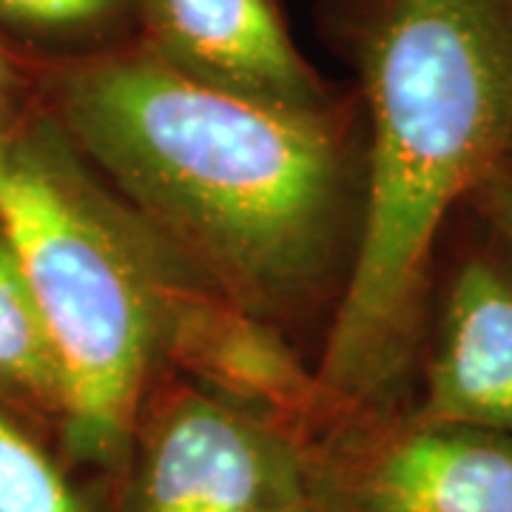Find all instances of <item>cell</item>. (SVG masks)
<instances>
[{"label":"cell","instance_id":"6da1fadb","mask_svg":"<svg viewBox=\"0 0 512 512\" xmlns=\"http://www.w3.org/2000/svg\"><path fill=\"white\" fill-rule=\"evenodd\" d=\"M57 109L97 180L208 285L288 336L333 316L362 214L356 100L279 109L126 40L63 74Z\"/></svg>","mask_w":512,"mask_h":512},{"label":"cell","instance_id":"7a4b0ae2","mask_svg":"<svg viewBox=\"0 0 512 512\" xmlns=\"http://www.w3.org/2000/svg\"><path fill=\"white\" fill-rule=\"evenodd\" d=\"M365 183L316 376L336 421L407 404L441 225L512 160V0H348Z\"/></svg>","mask_w":512,"mask_h":512},{"label":"cell","instance_id":"3957f363","mask_svg":"<svg viewBox=\"0 0 512 512\" xmlns=\"http://www.w3.org/2000/svg\"><path fill=\"white\" fill-rule=\"evenodd\" d=\"M74 157L69 140H0V234L63 373L60 453L109 484L165 373L168 302L191 268Z\"/></svg>","mask_w":512,"mask_h":512},{"label":"cell","instance_id":"277c9868","mask_svg":"<svg viewBox=\"0 0 512 512\" xmlns=\"http://www.w3.org/2000/svg\"><path fill=\"white\" fill-rule=\"evenodd\" d=\"M106 512H288L308 501L302 447L163 373L134 421Z\"/></svg>","mask_w":512,"mask_h":512},{"label":"cell","instance_id":"5b68a950","mask_svg":"<svg viewBox=\"0 0 512 512\" xmlns=\"http://www.w3.org/2000/svg\"><path fill=\"white\" fill-rule=\"evenodd\" d=\"M302 461L316 512H512V436L407 407L336 421Z\"/></svg>","mask_w":512,"mask_h":512},{"label":"cell","instance_id":"8992f818","mask_svg":"<svg viewBox=\"0 0 512 512\" xmlns=\"http://www.w3.org/2000/svg\"><path fill=\"white\" fill-rule=\"evenodd\" d=\"M165 373L274 424L302 450L328 430L316 365L274 322L242 308L194 271L177 282L163 339Z\"/></svg>","mask_w":512,"mask_h":512},{"label":"cell","instance_id":"52a82bcc","mask_svg":"<svg viewBox=\"0 0 512 512\" xmlns=\"http://www.w3.org/2000/svg\"><path fill=\"white\" fill-rule=\"evenodd\" d=\"M134 40L188 80L245 100L296 111L345 103L296 49L276 0H134Z\"/></svg>","mask_w":512,"mask_h":512},{"label":"cell","instance_id":"ba28073f","mask_svg":"<svg viewBox=\"0 0 512 512\" xmlns=\"http://www.w3.org/2000/svg\"><path fill=\"white\" fill-rule=\"evenodd\" d=\"M421 421L467 424L512 436V259L467 254L441 296L419 402Z\"/></svg>","mask_w":512,"mask_h":512},{"label":"cell","instance_id":"9c48e42d","mask_svg":"<svg viewBox=\"0 0 512 512\" xmlns=\"http://www.w3.org/2000/svg\"><path fill=\"white\" fill-rule=\"evenodd\" d=\"M0 393L63 424V373L18 256L0 234Z\"/></svg>","mask_w":512,"mask_h":512},{"label":"cell","instance_id":"30bf717a","mask_svg":"<svg viewBox=\"0 0 512 512\" xmlns=\"http://www.w3.org/2000/svg\"><path fill=\"white\" fill-rule=\"evenodd\" d=\"M0 512H106L0 407Z\"/></svg>","mask_w":512,"mask_h":512},{"label":"cell","instance_id":"8fae6325","mask_svg":"<svg viewBox=\"0 0 512 512\" xmlns=\"http://www.w3.org/2000/svg\"><path fill=\"white\" fill-rule=\"evenodd\" d=\"M0 20L43 35L134 40V0H0Z\"/></svg>","mask_w":512,"mask_h":512},{"label":"cell","instance_id":"7c38bea8","mask_svg":"<svg viewBox=\"0 0 512 512\" xmlns=\"http://www.w3.org/2000/svg\"><path fill=\"white\" fill-rule=\"evenodd\" d=\"M467 202L473 205L478 220L490 228L495 245L512 259V160L493 168L473 188Z\"/></svg>","mask_w":512,"mask_h":512},{"label":"cell","instance_id":"4fadbf2b","mask_svg":"<svg viewBox=\"0 0 512 512\" xmlns=\"http://www.w3.org/2000/svg\"><path fill=\"white\" fill-rule=\"evenodd\" d=\"M288 512H316L311 507V501H302V504H296V507H293V510H288Z\"/></svg>","mask_w":512,"mask_h":512}]
</instances>
